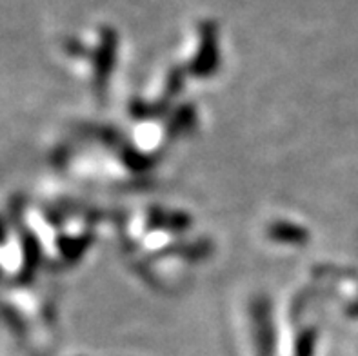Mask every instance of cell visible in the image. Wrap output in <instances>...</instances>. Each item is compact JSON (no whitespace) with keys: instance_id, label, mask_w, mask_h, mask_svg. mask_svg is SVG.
<instances>
[{"instance_id":"cell-1","label":"cell","mask_w":358,"mask_h":356,"mask_svg":"<svg viewBox=\"0 0 358 356\" xmlns=\"http://www.w3.org/2000/svg\"><path fill=\"white\" fill-rule=\"evenodd\" d=\"M13 231H11L8 222L0 217V282L9 276V262H6L4 252L13 248Z\"/></svg>"}]
</instances>
